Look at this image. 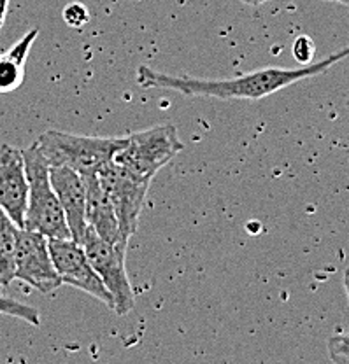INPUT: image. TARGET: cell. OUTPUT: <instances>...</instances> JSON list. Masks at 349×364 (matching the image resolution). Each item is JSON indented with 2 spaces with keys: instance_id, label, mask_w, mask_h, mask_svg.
I'll list each match as a JSON object with an SVG mask.
<instances>
[{
  "instance_id": "cell-1",
  "label": "cell",
  "mask_w": 349,
  "mask_h": 364,
  "mask_svg": "<svg viewBox=\"0 0 349 364\" xmlns=\"http://www.w3.org/2000/svg\"><path fill=\"white\" fill-rule=\"evenodd\" d=\"M346 58H349V46L332 53L321 62L307 63L298 68L267 67L229 79H199L189 77V75L163 74L151 67L140 65L135 79L142 88L172 90L184 97H209L219 98V100H260V98L295 85V82L303 81V79L325 74L335 63Z\"/></svg>"
},
{
  "instance_id": "cell-2",
  "label": "cell",
  "mask_w": 349,
  "mask_h": 364,
  "mask_svg": "<svg viewBox=\"0 0 349 364\" xmlns=\"http://www.w3.org/2000/svg\"><path fill=\"white\" fill-rule=\"evenodd\" d=\"M24 158L28 179L24 228L48 238H72L63 208L49 179V163L37 142L24 149Z\"/></svg>"
},
{
  "instance_id": "cell-3",
  "label": "cell",
  "mask_w": 349,
  "mask_h": 364,
  "mask_svg": "<svg viewBox=\"0 0 349 364\" xmlns=\"http://www.w3.org/2000/svg\"><path fill=\"white\" fill-rule=\"evenodd\" d=\"M49 166H71L75 172L97 173L115 159L127 136H88L49 130L36 140Z\"/></svg>"
},
{
  "instance_id": "cell-4",
  "label": "cell",
  "mask_w": 349,
  "mask_h": 364,
  "mask_svg": "<svg viewBox=\"0 0 349 364\" xmlns=\"http://www.w3.org/2000/svg\"><path fill=\"white\" fill-rule=\"evenodd\" d=\"M184 149L177 128L172 124L147 128L127 136V142L116 153L115 161L140 179L153 177Z\"/></svg>"
},
{
  "instance_id": "cell-5",
  "label": "cell",
  "mask_w": 349,
  "mask_h": 364,
  "mask_svg": "<svg viewBox=\"0 0 349 364\" xmlns=\"http://www.w3.org/2000/svg\"><path fill=\"white\" fill-rule=\"evenodd\" d=\"M79 244L85 249L93 270L98 273L104 286L113 296L115 312L118 316H127L135 305L134 289L128 279L125 257H127V245L111 244L95 233L93 228H86Z\"/></svg>"
},
{
  "instance_id": "cell-6",
  "label": "cell",
  "mask_w": 349,
  "mask_h": 364,
  "mask_svg": "<svg viewBox=\"0 0 349 364\" xmlns=\"http://www.w3.org/2000/svg\"><path fill=\"white\" fill-rule=\"evenodd\" d=\"M102 188L115 207L120 230L127 240L137 231L151 181L140 179L113 159L97 172Z\"/></svg>"
},
{
  "instance_id": "cell-7",
  "label": "cell",
  "mask_w": 349,
  "mask_h": 364,
  "mask_svg": "<svg viewBox=\"0 0 349 364\" xmlns=\"http://www.w3.org/2000/svg\"><path fill=\"white\" fill-rule=\"evenodd\" d=\"M14 279L28 284L41 294H51L62 286L49 252V238L37 231L20 228L14 256Z\"/></svg>"
},
{
  "instance_id": "cell-8",
  "label": "cell",
  "mask_w": 349,
  "mask_h": 364,
  "mask_svg": "<svg viewBox=\"0 0 349 364\" xmlns=\"http://www.w3.org/2000/svg\"><path fill=\"white\" fill-rule=\"evenodd\" d=\"M49 252L60 279L67 286L85 291L95 299L115 309L113 296L104 286L98 273L93 270L85 249L72 238H49Z\"/></svg>"
},
{
  "instance_id": "cell-9",
  "label": "cell",
  "mask_w": 349,
  "mask_h": 364,
  "mask_svg": "<svg viewBox=\"0 0 349 364\" xmlns=\"http://www.w3.org/2000/svg\"><path fill=\"white\" fill-rule=\"evenodd\" d=\"M28 179H26L24 151L2 144L0 146V207L7 215L24 228Z\"/></svg>"
},
{
  "instance_id": "cell-10",
  "label": "cell",
  "mask_w": 349,
  "mask_h": 364,
  "mask_svg": "<svg viewBox=\"0 0 349 364\" xmlns=\"http://www.w3.org/2000/svg\"><path fill=\"white\" fill-rule=\"evenodd\" d=\"M49 179L66 214L72 240L81 242L86 228L85 179L71 166H49Z\"/></svg>"
},
{
  "instance_id": "cell-11",
  "label": "cell",
  "mask_w": 349,
  "mask_h": 364,
  "mask_svg": "<svg viewBox=\"0 0 349 364\" xmlns=\"http://www.w3.org/2000/svg\"><path fill=\"white\" fill-rule=\"evenodd\" d=\"M83 179L86 188V225L93 228L98 237L111 244L128 245V240L120 230L115 207L105 189L102 188L97 173H83Z\"/></svg>"
},
{
  "instance_id": "cell-12",
  "label": "cell",
  "mask_w": 349,
  "mask_h": 364,
  "mask_svg": "<svg viewBox=\"0 0 349 364\" xmlns=\"http://www.w3.org/2000/svg\"><path fill=\"white\" fill-rule=\"evenodd\" d=\"M39 30L32 28L13 48L0 53V93H9L20 88L25 79V65Z\"/></svg>"
},
{
  "instance_id": "cell-13",
  "label": "cell",
  "mask_w": 349,
  "mask_h": 364,
  "mask_svg": "<svg viewBox=\"0 0 349 364\" xmlns=\"http://www.w3.org/2000/svg\"><path fill=\"white\" fill-rule=\"evenodd\" d=\"M20 226L0 207V286L7 287L14 280V256Z\"/></svg>"
},
{
  "instance_id": "cell-14",
  "label": "cell",
  "mask_w": 349,
  "mask_h": 364,
  "mask_svg": "<svg viewBox=\"0 0 349 364\" xmlns=\"http://www.w3.org/2000/svg\"><path fill=\"white\" fill-rule=\"evenodd\" d=\"M0 314L2 316H11L21 318L24 322H28L30 326H39L41 316L33 306L25 305V303L18 301L14 298H7V296L0 294Z\"/></svg>"
},
{
  "instance_id": "cell-15",
  "label": "cell",
  "mask_w": 349,
  "mask_h": 364,
  "mask_svg": "<svg viewBox=\"0 0 349 364\" xmlns=\"http://www.w3.org/2000/svg\"><path fill=\"white\" fill-rule=\"evenodd\" d=\"M328 355L335 364H349V333H339L326 341Z\"/></svg>"
},
{
  "instance_id": "cell-16",
  "label": "cell",
  "mask_w": 349,
  "mask_h": 364,
  "mask_svg": "<svg viewBox=\"0 0 349 364\" xmlns=\"http://www.w3.org/2000/svg\"><path fill=\"white\" fill-rule=\"evenodd\" d=\"M62 18L71 28H83V26L90 21V11L85 4L71 2L69 6H66V9H63Z\"/></svg>"
},
{
  "instance_id": "cell-17",
  "label": "cell",
  "mask_w": 349,
  "mask_h": 364,
  "mask_svg": "<svg viewBox=\"0 0 349 364\" xmlns=\"http://www.w3.org/2000/svg\"><path fill=\"white\" fill-rule=\"evenodd\" d=\"M314 55H316V44L311 39L309 36H301L297 37V41L293 43V56L301 65H307V63L313 62Z\"/></svg>"
},
{
  "instance_id": "cell-18",
  "label": "cell",
  "mask_w": 349,
  "mask_h": 364,
  "mask_svg": "<svg viewBox=\"0 0 349 364\" xmlns=\"http://www.w3.org/2000/svg\"><path fill=\"white\" fill-rule=\"evenodd\" d=\"M9 2L11 0H0V28L4 26L7 18V9H9Z\"/></svg>"
},
{
  "instance_id": "cell-19",
  "label": "cell",
  "mask_w": 349,
  "mask_h": 364,
  "mask_svg": "<svg viewBox=\"0 0 349 364\" xmlns=\"http://www.w3.org/2000/svg\"><path fill=\"white\" fill-rule=\"evenodd\" d=\"M343 282H344V289H346V294H348V301H349V268H346V272H344Z\"/></svg>"
},
{
  "instance_id": "cell-20",
  "label": "cell",
  "mask_w": 349,
  "mask_h": 364,
  "mask_svg": "<svg viewBox=\"0 0 349 364\" xmlns=\"http://www.w3.org/2000/svg\"><path fill=\"white\" fill-rule=\"evenodd\" d=\"M242 4H248V6H261V4L269 2V0H241Z\"/></svg>"
},
{
  "instance_id": "cell-21",
  "label": "cell",
  "mask_w": 349,
  "mask_h": 364,
  "mask_svg": "<svg viewBox=\"0 0 349 364\" xmlns=\"http://www.w3.org/2000/svg\"><path fill=\"white\" fill-rule=\"evenodd\" d=\"M325 2H337L343 4V6H349V0H325Z\"/></svg>"
}]
</instances>
